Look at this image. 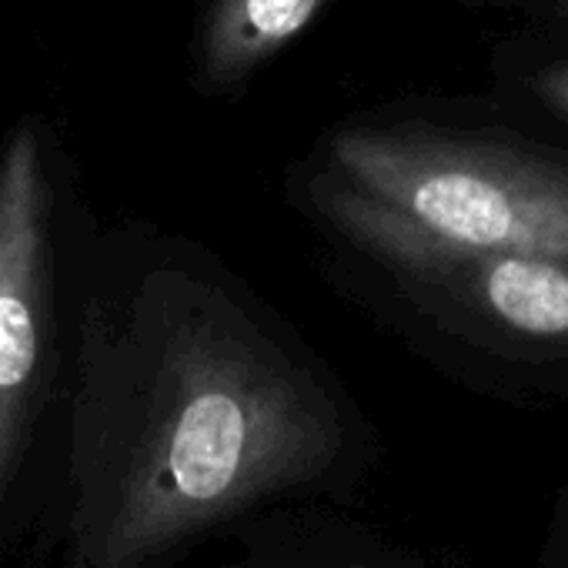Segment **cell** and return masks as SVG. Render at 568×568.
<instances>
[{"instance_id": "cell-1", "label": "cell", "mask_w": 568, "mask_h": 568, "mask_svg": "<svg viewBox=\"0 0 568 568\" xmlns=\"http://www.w3.org/2000/svg\"><path fill=\"white\" fill-rule=\"evenodd\" d=\"M372 458L352 395L204 244L98 224L38 558L178 568L267 511L348 495Z\"/></svg>"}, {"instance_id": "cell-2", "label": "cell", "mask_w": 568, "mask_h": 568, "mask_svg": "<svg viewBox=\"0 0 568 568\" xmlns=\"http://www.w3.org/2000/svg\"><path fill=\"white\" fill-rule=\"evenodd\" d=\"M68 124L0 134V568L38 545L61 485L78 288L98 231Z\"/></svg>"}, {"instance_id": "cell-3", "label": "cell", "mask_w": 568, "mask_h": 568, "mask_svg": "<svg viewBox=\"0 0 568 568\" xmlns=\"http://www.w3.org/2000/svg\"><path fill=\"white\" fill-rule=\"evenodd\" d=\"M305 201L432 352L505 392H568V264L438 237L325 168Z\"/></svg>"}, {"instance_id": "cell-4", "label": "cell", "mask_w": 568, "mask_h": 568, "mask_svg": "<svg viewBox=\"0 0 568 568\" xmlns=\"http://www.w3.org/2000/svg\"><path fill=\"white\" fill-rule=\"evenodd\" d=\"M322 168L438 237L568 264V154L555 148L428 121L348 124Z\"/></svg>"}, {"instance_id": "cell-5", "label": "cell", "mask_w": 568, "mask_h": 568, "mask_svg": "<svg viewBox=\"0 0 568 568\" xmlns=\"http://www.w3.org/2000/svg\"><path fill=\"white\" fill-rule=\"evenodd\" d=\"M224 541L231 555L221 568H438L382 528L322 505L267 511Z\"/></svg>"}, {"instance_id": "cell-6", "label": "cell", "mask_w": 568, "mask_h": 568, "mask_svg": "<svg viewBox=\"0 0 568 568\" xmlns=\"http://www.w3.org/2000/svg\"><path fill=\"white\" fill-rule=\"evenodd\" d=\"M325 0H197L191 81L201 94L247 84L284 44H292Z\"/></svg>"}, {"instance_id": "cell-7", "label": "cell", "mask_w": 568, "mask_h": 568, "mask_svg": "<svg viewBox=\"0 0 568 568\" xmlns=\"http://www.w3.org/2000/svg\"><path fill=\"white\" fill-rule=\"evenodd\" d=\"M525 91L555 118L568 121V58L541 64L535 74H528Z\"/></svg>"}, {"instance_id": "cell-8", "label": "cell", "mask_w": 568, "mask_h": 568, "mask_svg": "<svg viewBox=\"0 0 568 568\" xmlns=\"http://www.w3.org/2000/svg\"><path fill=\"white\" fill-rule=\"evenodd\" d=\"M538 568H568V485L555 498L548 531L538 551Z\"/></svg>"}, {"instance_id": "cell-9", "label": "cell", "mask_w": 568, "mask_h": 568, "mask_svg": "<svg viewBox=\"0 0 568 568\" xmlns=\"http://www.w3.org/2000/svg\"><path fill=\"white\" fill-rule=\"evenodd\" d=\"M485 4H505V8H531L541 14L568 18V0H485Z\"/></svg>"}]
</instances>
